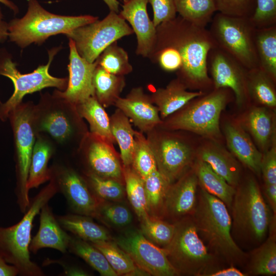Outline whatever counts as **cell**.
<instances>
[{
  "instance_id": "ac0fdd59",
  "label": "cell",
  "mask_w": 276,
  "mask_h": 276,
  "mask_svg": "<svg viewBox=\"0 0 276 276\" xmlns=\"http://www.w3.org/2000/svg\"><path fill=\"white\" fill-rule=\"evenodd\" d=\"M68 44L69 78L67 87L63 91L55 90L53 94L76 105L95 96L93 78L97 63L96 61L90 63L80 56L72 39H69Z\"/></svg>"
},
{
  "instance_id": "681fc988",
  "label": "cell",
  "mask_w": 276,
  "mask_h": 276,
  "mask_svg": "<svg viewBox=\"0 0 276 276\" xmlns=\"http://www.w3.org/2000/svg\"><path fill=\"white\" fill-rule=\"evenodd\" d=\"M265 186L276 185V147L275 143L263 154L261 164Z\"/></svg>"
},
{
  "instance_id": "b9f144b4",
  "label": "cell",
  "mask_w": 276,
  "mask_h": 276,
  "mask_svg": "<svg viewBox=\"0 0 276 276\" xmlns=\"http://www.w3.org/2000/svg\"><path fill=\"white\" fill-rule=\"evenodd\" d=\"M131 166L143 180L157 170L152 150L146 137L141 131H135Z\"/></svg>"
},
{
  "instance_id": "f907efd6",
  "label": "cell",
  "mask_w": 276,
  "mask_h": 276,
  "mask_svg": "<svg viewBox=\"0 0 276 276\" xmlns=\"http://www.w3.org/2000/svg\"><path fill=\"white\" fill-rule=\"evenodd\" d=\"M246 273L240 271L234 267L221 269L218 271H210L206 273L204 276H245Z\"/></svg>"
},
{
  "instance_id": "9c48e42d",
  "label": "cell",
  "mask_w": 276,
  "mask_h": 276,
  "mask_svg": "<svg viewBox=\"0 0 276 276\" xmlns=\"http://www.w3.org/2000/svg\"><path fill=\"white\" fill-rule=\"evenodd\" d=\"M174 224L173 237L163 248L168 260L178 274L204 276L213 257L199 238L193 219L185 218Z\"/></svg>"
},
{
  "instance_id": "f1b7e54d",
  "label": "cell",
  "mask_w": 276,
  "mask_h": 276,
  "mask_svg": "<svg viewBox=\"0 0 276 276\" xmlns=\"http://www.w3.org/2000/svg\"><path fill=\"white\" fill-rule=\"evenodd\" d=\"M93 84L95 97L104 107L114 105L126 85L124 76L111 74L98 64L94 73Z\"/></svg>"
},
{
  "instance_id": "6f0895ef",
  "label": "cell",
  "mask_w": 276,
  "mask_h": 276,
  "mask_svg": "<svg viewBox=\"0 0 276 276\" xmlns=\"http://www.w3.org/2000/svg\"><path fill=\"white\" fill-rule=\"evenodd\" d=\"M123 1L124 3H125L128 2L130 0H123Z\"/></svg>"
},
{
  "instance_id": "8992f818",
  "label": "cell",
  "mask_w": 276,
  "mask_h": 276,
  "mask_svg": "<svg viewBox=\"0 0 276 276\" xmlns=\"http://www.w3.org/2000/svg\"><path fill=\"white\" fill-rule=\"evenodd\" d=\"M33 117L37 133L47 134L60 145L79 144L88 132L76 106L54 94H41L34 105Z\"/></svg>"
},
{
  "instance_id": "9a60e30c",
  "label": "cell",
  "mask_w": 276,
  "mask_h": 276,
  "mask_svg": "<svg viewBox=\"0 0 276 276\" xmlns=\"http://www.w3.org/2000/svg\"><path fill=\"white\" fill-rule=\"evenodd\" d=\"M77 150L86 168L84 173L124 183L120 155L112 143L88 131L79 143Z\"/></svg>"
},
{
  "instance_id": "60d3db41",
  "label": "cell",
  "mask_w": 276,
  "mask_h": 276,
  "mask_svg": "<svg viewBox=\"0 0 276 276\" xmlns=\"http://www.w3.org/2000/svg\"><path fill=\"white\" fill-rule=\"evenodd\" d=\"M117 41L108 46L96 61L107 72L116 75L124 76L132 72V66L129 62L127 52L120 47Z\"/></svg>"
},
{
  "instance_id": "d6986e66",
  "label": "cell",
  "mask_w": 276,
  "mask_h": 276,
  "mask_svg": "<svg viewBox=\"0 0 276 276\" xmlns=\"http://www.w3.org/2000/svg\"><path fill=\"white\" fill-rule=\"evenodd\" d=\"M114 106L143 133H147L163 122L157 107L142 87L133 88L125 98L120 97Z\"/></svg>"
},
{
  "instance_id": "2e32d148",
  "label": "cell",
  "mask_w": 276,
  "mask_h": 276,
  "mask_svg": "<svg viewBox=\"0 0 276 276\" xmlns=\"http://www.w3.org/2000/svg\"><path fill=\"white\" fill-rule=\"evenodd\" d=\"M206 64L213 89H230L239 107L247 102L249 99L247 86L248 70L217 47L210 50Z\"/></svg>"
},
{
  "instance_id": "7402d4cb",
  "label": "cell",
  "mask_w": 276,
  "mask_h": 276,
  "mask_svg": "<svg viewBox=\"0 0 276 276\" xmlns=\"http://www.w3.org/2000/svg\"><path fill=\"white\" fill-rule=\"evenodd\" d=\"M39 214V229L31 239L30 251L35 254L41 248H51L65 253L71 236L60 226L48 203L41 208Z\"/></svg>"
},
{
  "instance_id": "db71d44e",
  "label": "cell",
  "mask_w": 276,
  "mask_h": 276,
  "mask_svg": "<svg viewBox=\"0 0 276 276\" xmlns=\"http://www.w3.org/2000/svg\"><path fill=\"white\" fill-rule=\"evenodd\" d=\"M9 36L8 23L3 18V15L0 7V42H4Z\"/></svg>"
},
{
  "instance_id": "8fae6325",
  "label": "cell",
  "mask_w": 276,
  "mask_h": 276,
  "mask_svg": "<svg viewBox=\"0 0 276 276\" xmlns=\"http://www.w3.org/2000/svg\"><path fill=\"white\" fill-rule=\"evenodd\" d=\"M231 208L235 227L255 241L264 239L272 218L254 178H249L236 190Z\"/></svg>"
},
{
  "instance_id": "7bdbcfd3",
  "label": "cell",
  "mask_w": 276,
  "mask_h": 276,
  "mask_svg": "<svg viewBox=\"0 0 276 276\" xmlns=\"http://www.w3.org/2000/svg\"><path fill=\"white\" fill-rule=\"evenodd\" d=\"M92 193L98 200L119 201L125 194L124 183L116 180L104 178L91 173L83 175Z\"/></svg>"
},
{
  "instance_id": "e575fe53",
  "label": "cell",
  "mask_w": 276,
  "mask_h": 276,
  "mask_svg": "<svg viewBox=\"0 0 276 276\" xmlns=\"http://www.w3.org/2000/svg\"><path fill=\"white\" fill-rule=\"evenodd\" d=\"M104 255L118 275H148L136 266L130 256L110 240L90 242Z\"/></svg>"
},
{
  "instance_id": "4316f807",
  "label": "cell",
  "mask_w": 276,
  "mask_h": 276,
  "mask_svg": "<svg viewBox=\"0 0 276 276\" xmlns=\"http://www.w3.org/2000/svg\"><path fill=\"white\" fill-rule=\"evenodd\" d=\"M60 226L75 237L89 242L110 240L108 231L95 222L92 217L71 214L56 217Z\"/></svg>"
},
{
  "instance_id": "5b68a950",
  "label": "cell",
  "mask_w": 276,
  "mask_h": 276,
  "mask_svg": "<svg viewBox=\"0 0 276 276\" xmlns=\"http://www.w3.org/2000/svg\"><path fill=\"white\" fill-rule=\"evenodd\" d=\"M229 90L213 89L196 101H190L157 127L166 130L189 131L209 138L219 137L220 117L230 98Z\"/></svg>"
},
{
  "instance_id": "cb8c5ba5",
  "label": "cell",
  "mask_w": 276,
  "mask_h": 276,
  "mask_svg": "<svg viewBox=\"0 0 276 276\" xmlns=\"http://www.w3.org/2000/svg\"><path fill=\"white\" fill-rule=\"evenodd\" d=\"M226 143L231 152L252 172L259 175L263 154L255 146L249 135L233 123L224 126Z\"/></svg>"
},
{
  "instance_id": "603a6c76",
  "label": "cell",
  "mask_w": 276,
  "mask_h": 276,
  "mask_svg": "<svg viewBox=\"0 0 276 276\" xmlns=\"http://www.w3.org/2000/svg\"><path fill=\"white\" fill-rule=\"evenodd\" d=\"M187 87L178 78L172 80L165 88H158L150 96L157 107L160 117L164 120L176 112L194 98L205 93L202 91H188Z\"/></svg>"
},
{
  "instance_id": "7a4b0ae2",
  "label": "cell",
  "mask_w": 276,
  "mask_h": 276,
  "mask_svg": "<svg viewBox=\"0 0 276 276\" xmlns=\"http://www.w3.org/2000/svg\"><path fill=\"white\" fill-rule=\"evenodd\" d=\"M58 192L57 185L50 178L49 183L30 200L29 208L18 223L7 227H0V256L15 267L20 275H44L41 268L30 259L31 231L36 216Z\"/></svg>"
},
{
  "instance_id": "7dc6e473",
  "label": "cell",
  "mask_w": 276,
  "mask_h": 276,
  "mask_svg": "<svg viewBox=\"0 0 276 276\" xmlns=\"http://www.w3.org/2000/svg\"><path fill=\"white\" fill-rule=\"evenodd\" d=\"M217 12L234 16L251 17L256 0H214Z\"/></svg>"
},
{
  "instance_id": "9f6ffc18",
  "label": "cell",
  "mask_w": 276,
  "mask_h": 276,
  "mask_svg": "<svg viewBox=\"0 0 276 276\" xmlns=\"http://www.w3.org/2000/svg\"><path fill=\"white\" fill-rule=\"evenodd\" d=\"M0 3L4 4L5 6L9 8L15 13H16L18 11L17 7L12 2L9 0H0Z\"/></svg>"
},
{
  "instance_id": "277c9868",
  "label": "cell",
  "mask_w": 276,
  "mask_h": 276,
  "mask_svg": "<svg viewBox=\"0 0 276 276\" xmlns=\"http://www.w3.org/2000/svg\"><path fill=\"white\" fill-rule=\"evenodd\" d=\"M198 199L192 213L197 232H201L213 250L226 261L234 263L242 260L245 254L231 235L232 221L226 205L202 189Z\"/></svg>"
},
{
  "instance_id": "30bf717a",
  "label": "cell",
  "mask_w": 276,
  "mask_h": 276,
  "mask_svg": "<svg viewBox=\"0 0 276 276\" xmlns=\"http://www.w3.org/2000/svg\"><path fill=\"white\" fill-rule=\"evenodd\" d=\"M59 48L49 51V58L45 65L38 66L33 72L21 74L17 69L11 55L5 49L0 50V75L9 78L14 85V91L4 103L0 102V120L3 122L8 119L10 113L22 103L24 96L39 91L44 88L54 87L64 90L68 79L54 77L49 73L50 65Z\"/></svg>"
},
{
  "instance_id": "484cf974",
  "label": "cell",
  "mask_w": 276,
  "mask_h": 276,
  "mask_svg": "<svg viewBox=\"0 0 276 276\" xmlns=\"http://www.w3.org/2000/svg\"><path fill=\"white\" fill-rule=\"evenodd\" d=\"M199 155V159L208 163L229 185L235 188L238 185L240 168L236 160L228 152L213 144L203 147Z\"/></svg>"
},
{
  "instance_id": "d4e9b609",
  "label": "cell",
  "mask_w": 276,
  "mask_h": 276,
  "mask_svg": "<svg viewBox=\"0 0 276 276\" xmlns=\"http://www.w3.org/2000/svg\"><path fill=\"white\" fill-rule=\"evenodd\" d=\"M55 152V146L51 139L44 133L37 134L33 147L27 181L29 191L37 188L51 178L50 159Z\"/></svg>"
},
{
  "instance_id": "8d00e7d4",
  "label": "cell",
  "mask_w": 276,
  "mask_h": 276,
  "mask_svg": "<svg viewBox=\"0 0 276 276\" xmlns=\"http://www.w3.org/2000/svg\"><path fill=\"white\" fill-rule=\"evenodd\" d=\"M177 13L197 26L205 27L217 12L214 0H174Z\"/></svg>"
},
{
  "instance_id": "816d5d0a",
  "label": "cell",
  "mask_w": 276,
  "mask_h": 276,
  "mask_svg": "<svg viewBox=\"0 0 276 276\" xmlns=\"http://www.w3.org/2000/svg\"><path fill=\"white\" fill-rule=\"evenodd\" d=\"M18 274L17 268L8 264L0 256V276H15Z\"/></svg>"
},
{
  "instance_id": "83f0119b",
  "label": "cell",
  "mask_w": 276,
  "mask_h": 276,
  "mask_svg": "<svg viewBox=\"0 0 276 276\" xmlns=\"http://www.w3.org/2000/svg\"><path fill=\"white\" fill-rule=\"evenodd\" d=\"M194 169L201 189L217 197L226 206L231 208L235 188L229 185L208 163L200 159L197 160Z\"/></svg>"
},
{
  "instance_id": "e0dca14e",
  "label": "cell",
  "mask_w": 276,
  "mask_h": 276,
  "mask_svg": "<svg viewBox=\"0 0 276 276\" xmlns=\"http://www.w3.org/2000/svg\"><path fill=\"white\" fill-rule=\"evenodd\" d=\"M51 178L65 197L75 213L95 218L98 200L92 193L83 175L68 165L54 164L50 167Z\"/></svg>"
},
{
  "instance_id": "f5cc1de1",
  "label": "cell",
  "mask_w": 276,
  "mask_h": 276,
  "mask_svg": "<svg viewBox=\"0 0 276 276\" xmlns=\"http://www.w3.org/2000/svg\"><path fill=\"white\" fill-rule=\"evenodd\" d=\"M265 192L272 210L276 213V185L265 186Z\"/></svg>"
},
{
  "instance_id": "7c38bea8",
  "label": "cell",
  "mask_w": 276,
  "mask_h": 276,
  "mask_svg": "<svg viewBox=\"0 0 276 276\" xmlns=\"http://www.w3.org/2000/svg\"><path fill=\"white\" fill-rule=\"evenodd\" d=\"M133 33L119 13L110 11L102 20L78 27L66 36L74 41L80 56L93 63L112 43Z\"/></svg>"
},
{
  "instance_id": "f35d334b",
  "label": "cell",
  "mask_w": 276,
  "mask_h": 276,
  "mask_svg": "<svg viewBox=\"0 0 276 276\" xmlns=\"http://www.w3.org/2000/svg\"><path fill=\"white\" fill-rule=\"evenodd\" d=\"M68 250L82 258L101 275H118L102 252L89 242L71 237Z\"/></svg>"
},
{
  "instance_id": "44dd1931",
  "label": "cell",
  "mask_w": 276,
  "mask_h": 276,
  "mask_svg": "<svg viewBox=\"0 0 276 276\" xmlns=\"http://www.w3.org/2000/svg\"><path fill=\"white\" fill-rule=\"evenodd\" d=\"M148 0H130L124 3L119 14L129 22L136 36V54L148 57L155 42L156 29L147 12Z\"/></svg>"
},
{
  "instance_id": "836d02e7",
  "label": "cell",
  "mask_w": 276,
  "mask_h": 276,
  "mask_svg": "<svg viewBox=\"0 0 276 276\" xmlns=\"http://www.w3.org/2000/svg\"><path fill=\"white\" fill-rule=\"evenodd\" d=\"M275 83L259 67L248 71L247 86L249 98L262 106H276Z\"/></svg>"
},
{
  "instance_id": "ffe728a7",
  "label": "cell",
  "mask_w": 276,
  "mask_h": 276,
  "mask_svg": "<svg viewBox=\"0 0 276 276\" xmlns=\"http://www.w3.org/2000/svg\"><path fill=\"white\" fill-rule=\"evenodd\" d=\"M198 184L194 168L171 183L165 199L164 215L178 219L192 214L196 205Z\"/></svg>"
},
{
  "instance_id": "bcb514c9",
  "label": "cell",
  "mask_w": 276,
  "mask_h": 276,
  "mask_svg": "<svg viewBox=\"0 0 276 276\" xmlns=\"http://www.w3.org/2000/svg\"><path fill=\"white\" fill-rule=\"evenodd\" d=\"M250 19L257 29L276 25V0H256Z\"/></svg>"
},
{
  "instance_id": "4dcf8cb0",
  "label": "cell",
  "mask_w": 276,
  "mask_h": 276,
  "mask_svg": "<svg viewBox=\"0 0 276 276\" xmlns=\"http://www.w3.org/2000/svg\"><path fill=\"white\" fill-rule=\"evenodd\" d=\"M111 133L120 149L123 167L131 166L134 148V130L129 119L117 108L109 118Z\"/></svg>"
},
{
  "instance_id": "f6af8a7d",
  "label": "cell",
  "mask_w": 276,
  "mask_h": 276,
  "mask_svg": "<svg viewBox=\"0 0 276 276\" xmlns=\"http://www.w3.org/2000/svg\"><path fill=\"white\" fill-rule=\"evenodd\" d=\"M140 222V231L142 234L156 245L164 247L172 240L175 232V224H170L161 218L150 216Z\"/></svg>"
},
{
  "instance_id": "74e56055",
  "label": "cell",
  "mask_w": 276,
  "mask_h": 276,
  "mask_svg": "<svg viewBox=\"0 0 276 276\" xmlns=\"http://www.w3.org/2000/svg\"><path fill=\"white\" fill-rule=\"evenodd\" d=\"M143 180L149 216L161 218L164 215L166 195L170 183L157 170Z\"/></svg>"
},
{
  "instance_id": "11a10c76",
  "label": "cell",
  "mask_w": 276,
  "mask_h": 276,
  "mask_svg": "<svg viewBox=\"0 0 276 276\" xmlns=\"http://www.w3.org/2000/svg\"><path fill=\"white\" fill-rule=\"evenodd\" d=\"M107 5L110 11L119 13L120 3L117 0H103Z\"/></svg>"
},
{
  "instance_id": "c3c4849f",
  "label": "cell",
  "mask_w": 276,
  "mask_h": 276,
  "mask_svg": "<svg viewBox=\"0 0 276 276\" xmlns=\"http://www.w3.org/2000/svg\"><path fill=\"white\" fill-rule=\"evenodd\" d=\"M153 9L152 22L156 27L162 22L170 21L176 16L174 0H148Z\"/></svg>"
},
{
  "instance_id": "52a82bcc",
  "label": "cell",
  "mask_w": 276,
  "mask_h": 276,
  "mask_svg": "<svg viewBox=\"0 0 276 276\" xmlns=\"http://www.w3.org/2000/svg\"><path fill=\"white\" fill-rule=\"evenodd\" d=\"M209 31L217 47L247 70L259 67L255 46L257 28L250 18L217 12L213 16Z\"/></svg>"
},
{
  "instance_id": "ba28073f",
  "label": "cell",
  "mask_w": 276,
  "mask_h": 276,
  "mask_svg": "<svg viewBox=\"0 0 276 276\" xmlns=\"http://www.w3.org/2000/svg\"><path fill=\"white\" fill-rule=\"evenodd\" d=\"M34 105L30 101L22 102L8 117L14 138L17 201L22 213L26 212L30 203L27 181L32 153L37 134L34 125Z\"/></svg>"
},
{
  "instance_id": "d590c367",
  "label": "cell",
  "mask_w": 276,
  "mask_h": 276,
  "mask_svg": "<svg viewBox=\"0 0 276 276\" xmlns=\"http://www.w3.org/2000/svg\"><path fill=\"white\" fill-rule=\"evenodd\" d=\"M273 222L268 238L251 254L249 273L252 275L271 276L276 274V240Z\"/></svg>"
},
{
  "instance_id": "ee69618b",
  "label": "cell",
  "mask_w": 276,
  "mask_h": 276,
  "mask_svg": "<svg viewBox=\"0 0 276 276\" xmlns=\"http://www.w3.org/2000/svg\"><path fill=\"white\" fill-rule=\"evenodd\" d=\"M95 218L108 225L124 227L132 221L129 209L119 201L98 200Z\"/></svg>"
},
{
  "instance_id": "1f68e13d",
  "label": "cell",
  "mask_w": 276,
  "mask_h": 276,
  "mask_svg": "<svg viewBox=\"0 0 276 276\" xmlns=\"http://www.w3.org/2000/svg\"><path fill=\"white\" fill-rule=\"evenodd\" d=\"M76 106L80 117L88 123L89 132L112 144L116 142L110 130L109 118L104 107L95 96L90 97Z\"/></svg>"
},
{
  "instance_id": "d6a6232c",
  "label": "cell",
  "mask_w": 276,
  "mask_h": 276,
  "mask_svg": "<svg viewBox=\"0 0 276 276\" xmlns=\"http://www.w3.org/2000/svg\"><path fill=\"white\" fill-rule=\"evenodd\" d=\"M247 126L262 149L268 148L275 137L274 118L264 106L252 107L246 117Z\"/></svg>"
},
{
  "instance_id": "4fadbf2b",
  "label": "cell",
  "mask_w": 276,
  "mask_h": 276,
  "mask_svg": "<svg viewBox=\"0 0 276 276\" xmlns=\"http://www.w3.org/2000/svg\"><path fill=\"white\" fill-rule=\"evenodd\" d=\"M162 129L154 128L146 133V139L154 156L157 170L171 184L189 170L193 164L194 152L183 139Z\"/></svg>"
},
{
  "instance_id": "5bb4252c",
  "label": "cell",
  "mask_w": 276,
  "mask_h": 276,
  "mask_svg": "<svg viewBox=\"0 0 276 276\" xmlns=\"http://www.w3.org/2000/svg\"><path fill=\"white\" fill-rule=\"evenodd\" d=\"M131 258L137 267L154 276L178 275L161 248L149 240L140 230L129 229L114 241Z\"/></svg>"
},
{
  "instance_id": "6da1fadb",
  "label": "cell",
  "mask_w": 276,
  "mask_h": 276,
  "mask_svg": "<svg viewBox=\"0 0 276 276\" xmlns=\"http://www.w3.org/2000/svg\"><path fill=\"white\" fill-rule=\"evenodd\" d=\"M156 29V38L152 50L170 47L178 52L181 65L176 72L177 78L187 88L203 93V89L213 88L207 69V57L210 50L217 45L209 30L179 15L161 23Z\"/></svg>"
},
{
  "instance_id": "f546056e",
  "label": "cell",
  "mask_w": 276,
  "mask_h": 276,
  "mask_svg": "<svg viewBox=\"0 0 276 276\" xmlns=\"http://www.w3.org/2000/svg\"><path fill=\"white\" fill-rule=\"evenodd\" d=\"M255 46L259 67L276 81V25L257 29Z\"/></svg>"
},
{
  "instance_id": "ab89813d",
  "label": "cell",
  "mask_w": 276,
  "mask_h": 276,
  "mask_svg": "<svg viewBox=\"0 0 276 276\" xmlns=\"http://www.w3.org/2000/svg\"><path fill=\"white\" fill-rule=\"evenodd\" d=\"M123 175L127 198L141 221L149 216L143 180L131 165L123 167Z\"/></svg>"
},
{
  "instance_id": "3957f363",
  "label": "cell",
  "mask_w": 276,
  "mask_h": 276,
  "mask_svg": "<svg viewBox=\"0 0 276 276\" xmlns=\"http://www.w3.org/2000/svg\"><path fill=\"white\" fill-rule=\"evenodd\" d=\"M28 8L21 18L8 23L10 40L21 48L32 43L40 44L51 36L67 35L73 30L92 23L98 17L89 15L63 16L50 13L36 0H28Z\"/></svg>"
}]
</instances>
